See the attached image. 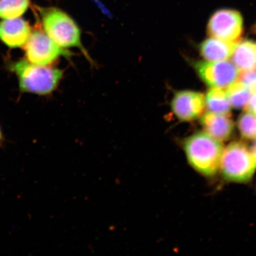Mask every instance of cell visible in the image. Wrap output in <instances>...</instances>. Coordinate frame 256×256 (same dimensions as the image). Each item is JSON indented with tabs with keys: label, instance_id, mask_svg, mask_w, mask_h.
<instances>
[{
	"label": "cell",
	"instance_id": "6da1fadb",
	"mask_svg": "<svg viewBox=\"0 0 256 256\" xmlns=\"http://www.w3.org/2000/svg\"><path fill=\"white\" fill-rule=\"evenodd\" d=\"M37 8L44 31L51 40L65 49L78 48L92 63L90 56L82 44L78 26L68 14L56 8L37 7Z\"/></svg>",
	"mask_w": 256,
	"mask_h": 256
},
{
	"label": "cell",
	"instance_id": "7a4b0ae2",
	"mask_svg": "<svg viewBox=\"0 0 256 256\" xmlns=\"http://www.w3.org/2000/svg\"><path fill=\"white\" fill-rule=\"evenodd\" d=\"M184 148L188 161L195 170L206 176L216 174L224 151L220 140L206 132H198L185 140Z\"/></svg>",
	"mask_w": 256,
	"mask_h": 256
},
{
	"label": "cell",
	"instance_id": "3957f363",
	"mask_svg": "<svg viewBox=\"0 0 256 256\" xmlns=\"http://www.w3.org/2000/svg\"><path fill=\"white\" fill-rule=\"evenodd\" d=\"M18 78L22 92L39 95L50 94L62 78V70L49 66L36 65L21 60L12 66Z\"/></svg>",
	"mask_w": 256,
	"mask_h": 256
},
{
	"label": "cell",
	"instance_id": "277c9868",
	"mask_svg": "<svg viewBox=\"0 0 256 256\" xmlns=\"http://www.w3.org/2000/svg\"><path fill=\"white\" fill-rule=\"evenodd\" d=\"M220 168L226 180L248 183L256 170V160L244 143L233 142L224 150Z\"/></svg>",
	"mask_w": 256,
	"mask_h": 256
},
{
	"label": "cell",
	"instance_id": "5b68a950",
	"mask_svg": "<svg viewBox=\"0 0 256 256\" xmlns=\"http://www.w3.org/2000/svg\"><path fill=\"white\" fill-rule=\"evenodd\" d=\"M24 49L26 60L39 66H49L60 56L68 58L72 56L69 50L59 46L40 30L31 32Z\"/></svg>",
	"mask_w": 256,
	"mask_h": 256
},
{
	"label": "cell",
	"instance_id": "8992f818",
	"mask_svg": "<svg viewBox=\"0 0 256 256\" xmlns=\"http://www.w3.org/2000/svg\"><path fill=\"white\" fill-rule=\"evenodd\" d=\"M195 69L200 78L212 88H228L238 80L240 70L228 60L216 62H199Z\"/></svg>",
	"mask_w": 256,
	"mask_h": 256
},
{
	"label": "cell",
	"instance_id": "52a82bcc",
	"mask_svg": "<svg viewBox=\"0 0 256 256\" xmlns=\"http://www.w3.org/2000/svg\"><path fill=\"white\" fill-rule=\"evenodd\" d=\"M243 20L240 12L232 9H220L210 18L208 33L214 38L236 42L242 32Z\"/></svg>",
	"mask_w": 256,
	"mask_h": 256
},
{
	"label": "cell",
	"instance_id": "ba28073f",
	"mask_svg": "<svg viewBox=\"0 0 256 256\" xmlns=\"http://www.w3.org/2000/svg\"><path fill=\"white\" fill-rule=\"evenodd\" d=\"M206 100L200 92H178L172 102V108L179 120L190 121L200 118L204 112Z\"/></svg>",
	"mask_w": 256,
	"mask_h": 256
},
{
	"label": "cell",
	"instance_id": "9c48e42d",
	"mask_svg": "<svg viewBox=\"0 0 256 256\" xmlns=\"http://www.w3.org/2000/svg\"><path fill=\"white\" fill-rule=\"evenodd\" d=\"M31 32L30 24L20 18L3 19L0 22V40L10 48L24 46Z\"/></svg>",
	"mask_w": 256,
	"mask_h": 256
},
{
	"label": "cell",
	"instance_id": "30bf717a",
	"mask_svg": "<svg viewBox=\"0 0 256 256\" xmlns=\"http://www.w3.org/2000/svg\"><path fill=\"white\" fill-rule=\"evenodd\" d=\"M200 123L208 134L220 142L228 140L234 128L233 122L228 115L210 112L202 116Z\"/></svg>",
	"mask_w": 256,
	"mask_h": 256
},
{
	"label": "cell",
	"instance_id": "8fae6325",
	"mask_svg": "<svg viewBox=\"0 0 256 256\" xmlns=\"http://www.w3.org/2000/svg\"><path fill=\"white\" fill-rule=\"evenodd\" d=\"M236 42L209 38L200 44L201 55L208 62H216L231 57Z\"/></svg>",
	"mask_w": 256,
	"mask_h": 256
},
{
	"label": "cell",
	"instance_id": "7c38bea8",
	"mask_svg": "<svg viewBox=\"0 0 256 256\" xmlns=\"http://www.w3.org/2000/svg\"><path fill=\"white\" fill-rule=\"evenodd\" d=\"M232 63L241 72L256 68V44L242 40L236 44L232 56Z\"/></svg>",
	"mask_w": 256,
	"mask_h": 256
},
{
	"label": "cell",
	"instance_id": "4fadbf2b",
	"mask_svg": "<svg viewBox=\"0 0 256 256\" xmlns=\"http://www.w3.org/2000/svg\"><path fill=\"white\" fill-rule=\"evenodd\" d=\"M208 110L212 113L228 115L231 111L227 92L222 88H212L208 92L206 98Z\"/></svg>",
	"mask_w": 256,
	"mask_h": 256
},
{
	"label": "cell",
	"instance_id": "5bb4252c",
	"mask_svg": "<svg viewBox=\"0 0 256 256\" xmlns=\"http://www.w3.org/2000/svg\"><path fill=\"white\" fill-rule=\"evenodd\" d=\"M30 0H0V18H20L30 7Z\"/></svg>",
	"mask_w": 256,
	"mask_h": 256
},
{
	"label": "cell",
	"instance_id": "9a60e30c",
	"mask_svg": "<svg viewBox=\"0 0 256 256\" xmlns=\"http://www.w3.org/2000/svg\"><path fill=\"white\" fill-rule=\"evenodd\" d=\"M232 106L236 108H246L251 98L252 92L240 82H234L226 90Z\"/></svg>",
	"mask_w": 256,
	"mask_h": 256
},
{
	"label": "cell",
	"instance_id": "2e32d148",
	"mask_svg": "<svg viewBox=\"0 0 256 256\" xmlns=\"http://www.w3.org/2000/svg\"><path fill=\"white\" fill-rule=\"evenodd\" d=\"M238 128L242 136L248 140H256V115L246 111L238 120Z\"/></svg>",
	"mask_w": 256,
	"mask_h": 256
},
{
	"label": "cell",
	"instance_id": "e0dca14e",
	"mask_svg": "<svg viewBox=\"0 0 256 256\" xmlns=\"http://www.w3.org/2000/svg\"><path fill=\"white\" fill-rule=\"evenodd\" d=\"M238 80L252 94L256 92V68L240 74Z\"/></svg>",
	"mask_w": 256,
	"mask_h": 256
},
{
	"label": "cell",
	"instance_id": "ac0fdd59",
	"mask_svg": "<svg viewBox=\"0 0 256 256\" xmlns=\"http://www.w3.org/2000/svg\"><path fill=\"white\" fill-rule=\"evenodd\" d=\"M246 108L247 111L250 112L256 115V92L252 94Z\"/></svg>",
	"mask_w": 256,
	"mask_h": 256
},
{
	"label": "cell",
	"instance_id": "d6986e66",
	"mask_svg": "<svg viewBox=\"0 0 256 256\" xmlns=\"http://www.w3.org/2000/svg\"><path fill=\"white\" fill-rule=\"evenodd\" d=\"M251 152L252 154V155H254V158L256 160V140L254 142V146H252V147Z\"/></svg>",
	"mask_w": 256,
	"mask_h": 256
},
{
	"label": "cell",
	"instance_id": "ffe728a7",
	"mask_svg": "<svg viewBox=\"0 0 256 256\" xmlns=\"http://www.w3.org/2000/svg\"><path fill=\"white\" fill-rule=\"evenodd\" d=\"M4 136H3L2 130H0V146L2 145L3 142H4Z\"/></svg>",
	"mask_w": 256,
	"mask_h": 256
}]
</instances>
